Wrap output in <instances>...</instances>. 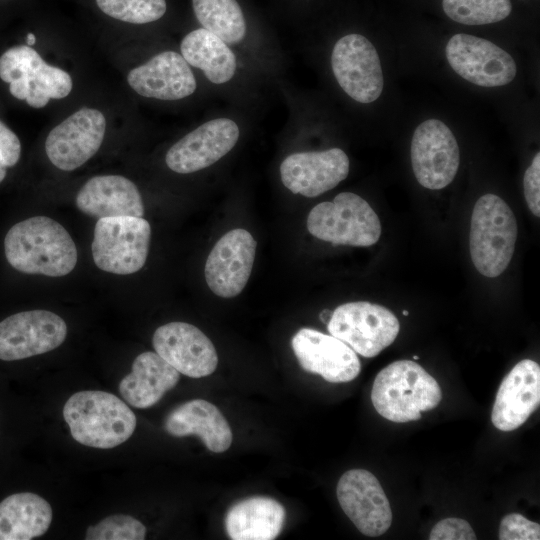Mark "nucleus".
Wrapping results in <instances>:
<instances>
[{
    "label": "nucleus",
    "instance_id": "f257e3e1",
    "mask_svg": "<svg viewBox=\"0 0 540 540\" xmlns=\"http://www.w3.org/2000/svg\"><path fill=\"white\" fill-rule=\"evenodd\" d=\"M5 256L26 274L61 277L77 263L76 245L67 230L46 216H34L13 225L4 239Z\"/></svg>",
    "mask_w": 540,
    "mask_h": 540
},
{
    "label": "nucleus",
    "instance_id": "f03ea898",
    "mask_svg": "<svg viewBox=\"0 0 540 540\" xmlns=\"http://www.w3.org/2000/svg\"><path fill=\"white\" fill-rule=\"evenodd\" d=\"M73 439L85 446L110 449L127 441L136 428L133 411L112 393L79 391L63 407Z\"/></svg>",
    "mask_w": 540,
    "mask_h": 540
},
{
    "label": "nucleus",
    "instance_id": "7ed1b4c3",
    "mask_svg": "<svg viewBox=\"0 0 540 540\" xmlns=\"http://www.w3.org/2000/svg\"><path fill=\"white\" fill-rule=\"evenodd\" d=\"M442 399L437 381L414 361L398 360L375 377L371 401L385 419L396 423L419 420L421 411L435 408Z\"/></svg>",
    "mask_w": 540,
    "mask_h": 540
},
{
    "label": "nucleus",
    "instance_id": "20e7f679",
    "mask_svg": "<svg viewBox=\"0 0 540 540\" xmlns=\"http://www.w3.org/2000/svg\"><path fill=\"white\" fill-rule=\"evenodd\" d=\"M518 234L516 218L499 196L485 194L474 205L470 227V255L482 275L494 278L509 265Z\"/></svg>",
    "mask_w": 540,
    "mask_h": 540
},
{
    "label": "nucleus",
    "instance_id": "39448f33",
    "mask_svg": "<svg viewBox=\"0 0 540 540\" xmlns=\"http://www.w3.org/2000/svg\"><path fill=\"white\" fill-rule=\"evenodd\" d=\"M307 229L320 240L359 247L375 244L381 235L375 211L352 192H341L332 202L314 206L307 217Z\"/></svg>",
    "mask_w": 540,
    "mask_h": 540
},
{
    "label": "nucleus",
    "instance_id": "423d86ee",
    "mask_svg": "<svg viewBox=\"0 0 540 540\" xmlns=\"http://www.w3.org/2000/svg\"><path fill=\"white\" fill-rule=\"evenodd\" d=\"M0 78L9 83L12 96L33 108L65 98L73 87L69 73L46 63L29 45L11 47L0 56Z\"/></svg>",
    "mask_w": 540,
    "mask_h": 540
},
{
    "label": "nucleus",
    "instance_id": "0eeeda50",
    "mask_svg": "<svg viewBox=\"0 0 540 540\" xmlns=\"http://www.w3.org/2000/svg\"><path fill=\"white\" fill-rule=\"evenodd\" d=\"M150 237V224L142 217L100 218L91 245L94 263L108 273L133 274L146 262Z\"/></svg>",
    "mask_w": 540,
    "mask_h": 540
},
{
    "label": "nucleus",
    "instance_id": "6e6552de",
    "mask_svg": "<svg viewBox=\"0 0 540 540\" xmlns=\"http://www.w3.org/2000/svg\"><path fill=\"white\" fill-rule=\"evenodd\" d=\"M327 329L356 353L372 358L394 342L400 324L386 307L356 301L338 306L332 312Z\"/></svg>",
    "mask_w": 540,
    "mask_h": 540
},
{
    "label": "nucleus",
    "instance_id": "1a4fd4ad",
    "mask_svg": "<svg viewBox=\"0 0 540 540\" xmlns=\"http://www.w3.org/2000/svg\"><path fill=\"white\" fill-rule=\"evenodd\" d=\"M333 74L343 91L360 103L377 100L383 91V73L374 45L363 35L348 34L334 45Z\"/></svg>",
    "mask_w": 540,
    "mask_h": 540
},
{
    "label": "nucleus",
    "instance_id": "9d476101",
    "mask_svg": "<svg viewBox=\"0 0 540 540\" xmlns=\"http://www.w3.org/2000/svg\"><path fill=\"white\" fill-rule=\"evenodd\" d=\"M410 155L414 175L427 189L446 187L458 171L460 155L456 138L440 120L428 119L415 129Z\"/></svg>",
    "mask_w": 540,
    "mask_h": 540
},
{
    "label": "nucleus",
    "instance_id": "9b49d317",
    "mask_svg": "<svg viewBox=\"0 0 540 540\" xmlns=\"http://www.w3.org/2000/svg\"><path fill=\"white\" fill-rule=\"evenodd\" d=\"M445 52L451 68L472 84L503 86L516 76L517 67L512 56L484 38L455 34L446 44Z\"/></svg>",
    "mask_w": 540,
    "mask_h": 540
},
{
    "label": "nucleus",
    "instance_id": "f8f14e48",
    "mask_svg": "<svg viewBox=\"0 0 540 540\" xmlns=\"http://www.w3.org/2000/svg\"><path fill=\"white\" fill-rule=\"evenodd\" d=\"M67 336V325L48 310L13 314L0 322V359L14 361L47 353Z\"/></svg>",
    "mask_w": 540,
    "mask_h": 540
},
{
    "label": "nucleus",
    "instance_id": "ddd939ff",
    "mask_svg": "<svg viewBox=\"0 0 540 540\" xmlns=\"http://www.w3.org/2000/svg\"><path fill=\"white\" fill-rule=\"evenodd\" d=\"M105 131L103 113L83 107L49 132L45 141L47 157L60 170H75L97 153Z\"/></svg>",
    "mask_w": 540,
    "mask_h": 540
},
{
    "label": "nucleus",
    "instance_id": "4468645a",
    "mask_svg": "<svg viewBox=\"0 0 540 540\" xmlns=\"http://www.w3.org/2000/svg\"><path fill=\"white\" fill-rule=\"evenodd\" d=\"M336 494L342 510L362 534L376 537L390 528L389 500L371 472L364 469L345 472L338 481Z\"/></svg>",
    "mask_w": 540,
    "mask_h": 540
},
{
    "label": "nucleus",
    "instance_id": "2eb2a0df",
    "mask_svg": "<svg viewBox=\"0 0 540 540\" xmlns=\"http://www.w3.org/2000/svg\"><path fill=\"white\" fill-rule=\"evenodd\" d=\"M256 240L245 229L225 233L210 251L205 263V279L210 290L222 298L242 292L252 272Z\"/></svg>",
    "mask_w": 540,
    "mask_h": 540
},
{
    "label": "nucleus",
    "instance_id": "dca6fc26",
    "mask_svg": "<svg viewBox=\"0 0 540 540\" xmlns=\"http://www.w3.org/2000/svg\"><path fill=\"white\" fill-rule=\"evenodd\" d=\"M238 138L239 127L235 121L229 118L212 119L173 144L166 153V165L179 174L197 172L230 152Z\"/></svg>",
    "mask_w": 540,
    "mask_h": 540
},
{
    "label": "nucleus",
    "instance_id": "f3484780",
    "mask_svg": "<svg viewBox=\"0 0 540 540\" xmlns=\"http://www.w3.org/2000/svg\"><path fill=\"white\" fill-rule=\"evenodd\" d=\"M155 352L179 373L191 378L212 374L218 355L211 340L196 326L170 322L156 329L152 338Z\"/></svg>",
    "mask_w": 540,
    "mask_h": 540
},
{
    "label": "nucleus",
    "instance_id": "a211bd4d",
    "mask_svg": "<svg viewBox=\"0 0 540 540\" xmlns=\"http://www.w3.org/2000/svg\"><path fill=\"white\" fill-rule=\"evenodd\" d=\"M291 345L303 370L330 383L350 382L361 371L356 352L332 335L302 328L292 337Z\"/></svg>",
    "mask_w": 540,
    "mask_h": 540
},
{
    "label": "nucleus",
    "instance_id": "6ab92c4d",
    "mask_svg": "<svg viewBox=\"0 0 540 540\" xmlns=\"http://www.w3.org/2000/svg\"><path fill=\"white\" fill-rule=\"evenodd\" d=\"M349 168V158L340 148L296 152L282 161L280 177L283 185L292 193L312 198L333 189L346 179Z\"/></svg>",
    "mask_w": 540,
    "mask_h": 540
},
{
    "label": "nucleus",
    "instance_id": "aec40b11",
    "mask_svg": "<svg viewBox=\"0 0 540 540\" xmlns=\"http://www.w3.org/2000/svg\"><path fill=\"white\" fill-rule=\"evenodd\" d=\"M540 404V367L531 359L518 362L503 379L493 405L491 420L501 431H512L526 422Z\"/></svg>",
    "mask_w": 540,
    "mask_h": 540
},
{
    "label": "nucleus",
    "instance_id": "412c9836",
    "mask_svg": "<svg viewBox=\"0 0 540 540\" xmlns=\"http://www.w3.org/2000/svg\"><path fill=\"white\" fill-rule=\"evenodd\" d=\"M129 86L139 95L159 100H179L192 95L195 76L181 54L163 51L127 75Z\"/></svg>",
    "mask_w": 540,
    "mask_h": 540
},
{
    "label": "nucleus",
    "instance_id": "4be33fe9",
    "mask_svg": "<svg viewBox=\"0 0 540 540\" xmlns=\"http://www.w3.org/2000/svg\"><path fill=\"white\" fill-rule=\"evenodd\" d=\"M77 208L98 219L116 216L142 217L144 204L137 186L121 175L89 179L76 196Z\"/></svg>",
    "mask_w": 540,
    "mask_h": 540
},
{
    "label": "nucleus",
    "instance_id": "5701e85b",
    "mask_svg": "<svg viewBox=\"0 0 540 540\" xmlns=\"http://www.w3.org/2000/svg\"><path fill=\"white\" fill-rule=\"evenodd\" d=\"M164 427L174 437L198 436L215 453L226 451L232 443L227 420L216 406L203 399H194L173 409Z\"/></svg>",
    "mask_w": 540,
    "mask_h": 540
},
{
    "label": "nucleus",
    "instance_id": "b1692460",
    "mask_svg": "<svg viewBox=\"0 0 540 540\" xmlns=\"http://www.w3.org/2000/svg\"><path fill=\"white\" fill-rule=\"evenodd\" d=\"M179 374L156 352H143L133 361L131 373L120 381L119 392L129 405L149 408L176 386Z\"/></svg>",
    "mask_w": 540,
    "mask_h": 540
},
{
    "label": "nucleus",
    "instance_id": "393cba45",
    "mask_svg": "<svg viewBox=\"0 0 540 540\" xmlns=\"http://www.w3.org/2000/svg\"><path fill=\"white\" fill-rule=\"evenodd\" d=\"M284 507L269 497H250L235 503L225 517V527L232 540H272L285 521Z\"/></svg>",
    "mask_w": 540,
    "mask_h": 540
},
{
    "label": "nucleus",
    "instance_id": "a878e982",
    "mask_svg": "<svg viewBox=\"0 0 540 540\" xmlns=\"http://www.w3.org/2000/svg\"><path fill=\"white\" fill-rule=\"evenodd\" d=\"M52 508L41 496L15 493L0 502V540H30L42 536L52 522Z\"/></svg>",
    "mask_w": 540,
    "mask_h": 540
},
{
    "label": "nucleus",
    "instance_id": "bb28decb",
    "mask_svg": "<svg viewBox=\"0 0 540 540\" xmlns=\"http://www.w3.org/2000/svg\"><path fill=\"white\" fill-rule=\"evenodd\" d=\"M186 62L203 71L214 84L230 81L237 68L235 54L218 36L199 28L188 33L180 44Z\"/></svg>",
    "mask_w": 540,
    "mask_h": 540
},
{
    "label": "nucleus",
    "instance_id": "cd10ccee",
    "mask_svg": "<svg viewBox=\"0 0 540 540\" xmlns=\"http://www.w3.org/2000/svg\"><path fill=\"white\" fill-rule=\"evenodd\" d=\"M195 16L204 29L227 44H236L246 35L243 11L236 0H192Z\"/></svg>",
    "mask_w": 540,
    "mask_h": 540
},
{
    "label": "nucleus",
    "instance_id": "c85d7f7f",
    "mask_svg": "<svg viewBox=\"0 0 540 540\" xmlns=\"http://www.w3.org/2000/svg\"><path fill=\"white\" fill-rule=\"evenodd\" d=\"M445 14L464 25H486L499 22L512 11L510 0H442Z\"/></svg>",
    "mask_w": 540,
    "mask_h": 540
},
{
    "label": "nucleus",
    "instance_id": "c756f323",
    "mask_svg": "<svg viewBox=\"0 0 540 540\" xmlns=\"http://www.w3.org/2000/svg\"><path fill=\"white\" fill-rule=\"evenodd\" d=\"M106 15L132 24H145L160 19L166 12L165 0H96Z\"/></svg>",
    "mask_w": 540,
    "mask_h": 540
},
{
    "label": "nucleus",
    "instance_id": "7c9ffc66",
    "mask_svg": "<svg viewBox=\"0 0 540 540\" xmlns=\"http://www.w3.org/2000/svg\"><path fill=\"white\" fill-rule=\"evenodd\" d=\"M146 527L136 518L116 514L90 526L85 534L86 540H143Z\"/></svg>",
    "mask_w": 540,
    "mask_h": 540
},
{
    "label": "nucleus",
    "instance_id": "2f4dec72",
    "mask_svg": "<svg viewBox=\"0 0 540 540\" xmlns=\"http://www.w3.org/2000/svg\"><path fill=\"white\" fill-rule=\"evenodd\" d=\"M500 540H539L540 525L518 513L506 515L500 523Z\"/></svg>",
    "mask_w": 540,
    "mask_h": 540
},
{
    "label": "nucleus",
    "instance_id": "473e14b6",
    "mask_svg": "<svg viewBox=\"0 0 540 540\" xmlns=\"http://www.w3.org/2000/svg\"><path fill=\"white\" fill-rule=\"evenodd\" d=\"M477 537L471 525L464 519L446 518L434 525L430 540H475Z\"/></svg>",
    "mask_w": 540,
    "mask_h": 540
},
{
    "label": "nucleus",
    "instance_id": "72a5a7b5",
    "mask_svg": "<svg viewBox=\"0 0 540 540\" xmlns=\"http://www.w3.org/2000/svg\"><path fill=\"white\" fill-rule=\"evenodd\" d=\"M524 196L530 211L540 216V153L538 152L531 165L526 169L523 178Z\"/></svg>",
    "mask_w": 540,
    "mask_h": 540
},
{
    "label": "nucleus",
    "instance_id": "f704fd0d",
    "mask_svg": "<svg viewBox=\"0 0 540 540\" xmlns=\"http://www.w3.org/2000/svg\"><path fill=\"white\" fill-rule=\"evenodd\" d=\"M21 154V143L17 135L0 121V162L6 167L14 166Z\"/></svg>",
    "mask_w": 540,
    "mask_h": 540
},
{
    "label": "nucleus",
    "instance_id": "c9c22d12",
    "mask_svg": "<svg viewBox=\"0 0 540 540\" xmlns=\"http://www.w3.org/2000/svg\"><path fill=\"white\" fill-rule=\"evenodd\" d=\"M331 315H332V311L325 309V310H323V311L320 313L319 317H320V320H321L323 323L327 324L328 321H329L330 318H331Z\"/></svg>",
    "mask_w": 540,
    "mask_h": 540
},
{
    "label": "nucleus",
    "instance_id": "e433bc0d",
    "mask_svg": "<svg viewBox=\"0 0 540 540\" xmlns=\"http://www.w3.org/2000/svg\"><path fill=\"white\" fill-rule=\"evenodd\" d=\"M36 42V37L33 33H28L26 36V43L27 45L31 46L34 45Z\"/></svg>",
    "mask_w": 540,
    "mask_h": 540
},
{
    "label": "nucleus",
    "instance_id": "4c0bfd02",
    "mask_svg": "<svg viewBox=\"0 0 540 540\" xmlns=\"http://www.w3.org/2000/svg\"><path fill=\"white\" fill-rule=\"evenodd\" d=\"M6 177V167L0 162V183Z\"/></svg>",
    "mask_w": 540,
    "mask_h": 540
},
{
    "label": "nucleus",
    "instance_id": "58836bf2",
    "mask_svg": "<svg viewBox=\"0 0 540 540\" xmlns=\"http://www.w3.org/2000/svg\"><path fill=\"white\" fill-rule=\"evenodd\" d=\"M402 313H403V315H404V316H407V315L409 314V312H408V311H406V310H403V312H402Z\"/></svg>",
    "mask_w": 540,
    "mask_h": 540
},
{
    "label": "nucleus",
    "instance_id": "ea45409f",
    "mask_svg": "<svg viewBox=\"0 0 540 540\" xmlns=\"http://www.w3.org/2000/svg\"><path fill=\"white\" fill-rule=\"evenodd\" d=\"M413 359H414V360H417V359H419V357H418L417 355H414V356H413Z\"/></svg>",
    "mask_w": 540,
    "mask_h": 540
}]
</instances>
